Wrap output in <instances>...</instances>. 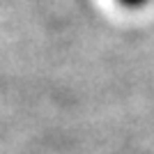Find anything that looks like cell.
I'll use <instances>...</instances> for the list:
<instances>
[{"instance_id": "1", "label": "cell", "mask_w": 154, "mask_h": 154, "mask_svg": "<svg viewBox=\"0 0 154 154\" xmlns=\"http://www.w3.org/2000/svg\"><path fill=\"white\" fill-rule=\"evenodd\" d=\"M124 7H129V9H138V7L147 5V0H120Z\"/></svg>"}]
</instances>
